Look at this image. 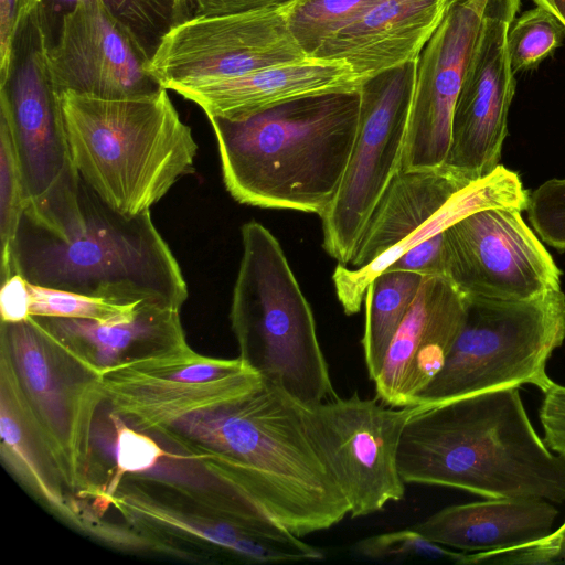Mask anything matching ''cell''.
<instances>
[{
    "label": "cell",
    "mask_w": 565,
    "mask_h": 565,
    "mask_svg": "<svg viewBox=\"0 0 565 565\" xmlns=\"http://www.w3.org/2000/svg\"><path fill=\"white\" fill-rule=\"evenodd\" d=\"M58 96L81 179L125 216L150 210L193 171L198 145L168 89L119 99Z\"/></svg>",
    "instance_id": "obj_5"
},
{
    "label": "cell",
    "mask_w": 565,
    "mask_h": 565,
    "mask_svg": "<svg viewBox=\"0 0 565 565\" xmlns=\"http://www.w3.org/2000/svg\"><path fill=\"white\" fill-rule=\"evenodd\" d=\"M36 45L0 87V116L10 130L20 170L26 216L35 225L67 239L85 226L81 177L73 161L60 96L45 60V29L35 20Z\"/></svg>",
    "instance_id": "obj_10"
},
{
    "label": "cell",
    "mask_w": 565,
    "mask_h": 565,
    "mask_svg": "<svg viewBox=\"0 0 565 565\" xmlns=\"http://www.w3.org/2000/svg\"><path fill=\"white\" fill-rule=\"evenodd\" d=\"M30 316L106 321L130 315L142 302L118 303L102 297L29 282ZM146 305V303H145Z\"/></svg>",
    "instance_id": "obj_30"
},
{
    "label": "cell",
    "mask_w": 565,
    "mask_h": 565,
    "mask_svg": "<svg viewBox=\"0 0 565 565\" xmlns=\"http://www.w3.org/2000/svg\"><path fill=\"white\" fill-rule=\"evenodd\" d=\"M443 243L444 232L429 237L404 253L386 270H411L424 276L444 275Z\"/></svg>",
    "instance_id": "obj_37"
},
{
    "label": "cell",
    "mask_w": 565,
    "mask_h": 565,
    "mask_svg": "<svg viewBox=\"0 0 565 565\" xmlns=\"http://www.w3.org/2000/svg\"><path fill=\"white\" fill-rule=\"evenodd\" d=\"M521 0H489L456 102L447 168L471 182L499 166L515 92L507 33Z\"/></svg>",
    "instance_id": "obj_17"
},
{
    "label": "cell",
    "mask_w": 565,
    "mask_h": 565,
    "mask_svg": "<svg viewBox=\"0 0 565 565\" xmlns=\"http://www.w3.org/2000/svg\"><path fill=\"white\" fill-rule=\"evenodd\" d=\"M527 204L519 174L502 164L475 182L446 166L399 170L373 210L350 263L338 264L333 273L344 312L358 313L371 281L404 253L467 214L488 207L523 211Z\"/></svg>",
    "instance_id": "obj_7"
},
{
    "label": "cell",
    "mask_w": 565,
    "mask_h": 565,
    "mask_svg": "<svg viewBox=\"0 0 565 565\" xmlns=\"http://www.w3.org/2000/svg\"><path fill=\"white\" fill-rule=\"evenodd\" d=\"M543 394L539 411L543 440L552 451L565 459V386L554 383Z\"/></svg>",
    "instance_id": "obj_36"
},
{
    "label": "cell",
    "mask_w": 565,
    "mask_h": 565,
    "mask_svg": "<svg viewBox=\"0 0 565 565\" xmlns=\"http://www.w3.org/2000/svg\"><path fill=\"white\" fill-rule=\"evenodd\" d=\"M558 510L541 498H501L446 507L413 529L445 547L497 552L537 541L552 532Z\"/></svg>",
    "instance_id": "obj_23"
},
{
    "label": "cell",
    "mask_w": 565,
    "mask_h": 565,
    "mask_svg": "<svg viewBox=\"0 0 565 565\" xmlns=\"http://www.w3.org/2000/svg\"><path fill=\"white\" fill-rule=\"evenodd\" d=\"M241 233L230 313L239 356L302 406L334 397L311 307L280 243L256 221Z\"/></svg>",
    "instance_id": "obj_6"
},
{
    "label": "cell",
    "mask_w": 565,
    "mask_h": 565,
    "mask_svg": "<svg viewBox=\"0 0 565 565\" xmlns=\"http://www.w3.org/2000/svg\"><path fill=\"white\" fill-rule=\"evenodd\" d=\"M78 1L79 0H41L39 7L44 6V9L46 10L35 12L45 13L47 11L53 14H60L62 18L66 12L71 11ZM105 2L120 19L128 23L139 34L135 18L125 0H105Z\"/></svg>",
    "instance_id": "obj_41"
},
{
    "label": "cell",
    "mask_w": 565,
    "mask_h": 565,
    "mask_svg": "<svg viewBox=\"0 0 565 565\" xmlns=\"http://www.w3.org/2000/svg\"><path fill=\"white\" fill-rule=\"evenodd\" d=\"M19 30L18 0H0V87L8 84L12 74Z\"/></svg>",
    "instance_id": "obj_38"
},
{
    "label": "cell",
    "mask_w": 565,
    "mask_h": 565,
    "mask_svg": "<svg viewBox=\"0 0 565 565\" xmlns=\"http://www.w3.org/2000/svg\"><path fill=\"white\" fill-rule=\"evenodd\" d=\"M161 436L298 537L328 530L350 512L308 435L303 406L264 377Z\"/></svg>",
    "instance_id": "obj_1"
},
{
    "label": "cell",
    "mask_w": 565,
    "mask_h": 565,
    "mask_svg": "<svg viewBox=\"0 0 565 565\" xmlns=\"http://www.w3.org/2000/svg\"><path fill=\"white\" fill-rule=\"evenodd\" d=\"M0 437L1 457L15 476L52 513L85 530V521L76 501L70 500L68 488L32 427L21 404L12 367L0 360Z\"/></svg>",
    "instance_id": "obj_25"
},
{
    "label": "cell",
    "mask_w": 565,
    "mask_h": 565,
    "mask_svg": "<svg viewBox=\"0 0 565 565\" xmlns=\"http://www.w3.org/2000/svg\"><path fill=\"white\" fill-rule=\"evenodd\" d=\"M529 218L542 241L565 250V179H552L529 196Z\"/></svg>",
    "instance_id": "obj_33"
},
{
    "label": "cell",
    "mask_w": 565,
    "mask_h": 565,
    "mask_svg": "<svg viewBox=\"0 0 565 565\" xmlns=\"http://www.w3.org/2000/svg\"><path fill=\"white\" fill-rule=\"evenodd\" d=\"M536 6L548 10L565 28V0H532Z\"/></svg>",
    "instance_id": "obj_42"
},
{
    "label": "cell",
    "mask_w": 565,
    "mask_h": 565,
    "mask_svg": "<svg viewBox=\"0 0 565 565\" xmlns=\"http://www.w3.org/2000/svg\"><path fill=\"white\" fill-rule=\"evenodd\" d=\"M489 0L452 2L417 60L401 170L444 166L456 102Z\"/></svg>",
    "instance_id": "obj_18"
},
{
    "label": "cell",
    "mask_w": 565,
    "mask_h": 565,
    "mask_svg": "<svg viewBox=\"0 0 565 565\" xmlns=\"http://www.w3.org/2000/svg\"><path fill=\"white\" fill-rule=\"evenodd\" d=\"M351 552L372 561L433 559L465 564L467 552L437 544L415 529L398 530L364 537L351 546Z\"/></svg>",
    "instance_id": "obj_31"
},
{
    "label": "cell",
    "mask_w": 565,
    "mask_h": 565,
    "mask_svg": "<svg viewBox=\"0 0 565 565\" xmlns=\"http://www.w3.org/2000/svg\"><path fill=\"white\" fill-rule=\"evenodd\" d=\"M359 88L345 63L307 58L231 77L175 83L167 89L196 104L207 118L238 120L295 98Z\"/></svg>",
    "instance_id": "obj_20"
},
{
    "label": "cell",
    "mask_w": 565,
    "mask_h": 565,
    "mask_svg": "<svg viewBox=\"0 0 565 565\" xmlns=\"http://www.w3.org/2000/svg\"><path fill=\"white\" fill-rule=\"evenodd\" d=\"M260 377L242 356H205L185 344L120 365L98 382L111 413L161 436L177 420L242 395Z\"/></svg>",
    "instance_id": "obj_13"
},
{
    "label": "cell",
    "mask_w": 565,
    "mask_h": 565,
    "mask_svg": "<svg viewBox=\"0 0 565 565\" xmlns=\"http://www.w3.org/2000/svg\"><path fill=\"white\" fill-rule=\"evenodd\" d=\"M145 44L152 53L174 25L191 18L194 0H125Z\"/></svg>",
    "instance_id": "obj_34"
},
{
    "label": "cell",
    "mask_w": 565,
    "mask_h": 565,
    "mask_svg": "<svg viewBox=\"0 0 565 565\" xmlns=\"http://www.w3.org/2000/svg\"><path fill=\"white\" fill-rule=\"evenodd\" d=\"M466 564H565V523L555 532L527 544L497 552L468 553Z\"/></svg>",
    "instance_id": "obj_35"
},
{
    "label": "cell",
    "mask_w": 565,
    "mask_h": 565,
    "mask_svg": "<svg viewBox=\"0 0 565 565\" xmlns=\"http://www.w3.org/2000/svg\"><path fill=\"white\" fill-rule=\"evenodd\" d=\"M417 60L360 84L353 150L334 201L320 215L323 248L343 266L350 263L373 210L401 170Z\"/></svg>",
    "instance_id": "obj_11"
},
{
    "label": "cell",
    "mask_w": 565,
    "mask_h": 565,
    "mask_svg": "<svg viewBox=\"0 0 565 565\" xmlns=\"http://www.w3.org/2000/svg\"><path fill=\"white\" fill-rule=\"evenodd\" d=\"M360 92L295 98L249 117L209 118L223 181L239 203L322 215L355 142Z\"/></svg>",
    "instance_id": "obj_3"
},
{
    "label": "cell",
    "mask_w": 565,
    "mask_h": 565,
    "mask_svg": "<svg viewBox=\"0 0 565 565\" xmlns=\"http://www.w3.org/2000/svg\"><path fill=\"white\" fill-rule=\"evenodd\" d=\"M109 504L115 505L138 529L164 530L200 540L247 563L309 561L303 553L265 539L210 499L207 512H184L148 495L141 489L128 488L121 492L117 490Z\"/></svg>",
    "instance_id": "obj_24"
},
{
    "label": "cell",
    "mask_w": 565,
    "mask_h": 565,
    "mask_svg": "<svg viewBox=\"0 0 565 565\" xmlns=\"http://www.w3.org/2000/svg\"><path fill=\"white\" fill-rule=\"evenodd\" d=\"M41 0H18V22L21 28L36 11Z\"/></svg>",
    "instance_id": "obj_43"
},
{
    "label": "cell",
    "mask_w": 565,
    "mask_h": 565,
    "mask_svg": "<svg viewBox=\"0 0 565 565\" xmlns=\"http://www.w3.org/2000/svg\"><path fill=\"white\" fill-rule=\"evenodd\" d=\"M466 317L440 371L415 406L532 384L545 393L555 382L547 362L565 340V295L551 290L521 300L465 297Z\"/></svg>",
    "instance_id": "obj_8"
},
{
    "label": "cell",
    "mask_w": 565,
    "mask_h": 565,
    "mask_svg": "<svg viewBox=\"0 0 565 565\" xmlns=\"http://www.w3.org/2000/svg\"><path fill=\"white\" fill-rule=\"evenodd\" d=\"M32 317L97 380L126 363L188 344L180 310L173 308L141 303L130 315L106 321Z\"/></svg>",
    "instance_id": "obj_22"
},
{
    "label": "cell",
    "mask_w": 565,
    "mask_h": 565,
    "mask_svg": "<svg viewBox=\"0 0 565 565\" xmlns=\"http://www.w3.org/2000/svg\"><path fill=\"white\" fill-rule=\"evenodd\" d=\"M109 417L116 431V469L103 490L102 502L107 504L118 490L125 475L150 470L162 457L168 456V452L149 434L135 429L115 413L110 412Z\"/></svg>",
    "instance_id": "obj_32"
},
{
    "label": "cell",
    "mask_w": 565,
    "mask_h": 565,
    "mask_svg": "<svg viewBox=\"0 0 565 565\" xmlns=\"http://www.w3.org/2000/svg\"><path fill=\"white\" fill-rule=\"evenodd\" d=\"M519 388L417 405L397 449L403 481L564 503L565 459L537 435Z\"/></svg>",
    "instance_id": "obj_2"
},
{
    "label": "cell",
    "mask_w": 565,
    "mask_h": 565,
    "mask_svg": "<svg viewBox=\"0 0 565 565\" xmlns=\"http://www.w3.org/2000/svg\"><path fill=\"white\" fill-rule=\"evenodd\" d=\"M151 52L105 0H79L61 18L56 41L44 49L57 95L134 98L163 88L148 72Z\"/></svg>",
    "instance_id": "obj_16"
},
{
    "label": "cell",
    "mask_w": 565,
    "mask_h": 565,
    "mask_svg": "<svg viewBox=\"0 0 565 565\" xmlns=\"http://www.w3.org/2000/svg\"><path fill=\"white\" fill-rule=\"evenodd\" d=\"M522 210L488 207L444 231V275L463 297L521 300L561 289V271Z\"/></svg>",
    "instance_id": "obj_14"
},
{
    "label": "cell",
    "mask_w": 565,
    "mask_h": 565,
    "mask_svg": "<svg viewBox=\"0 0 565 565\" xmlns=\"http://www.w3.org/2000/svg\"><path fill=\"white\" fill-rule=\"evenodd\" d=\"M81 205L85 226L67 239L23 215L11 252V275L118 303L180 310L188 285L150 210L125 216L82 179Z\"/></svg>",
    "instance_id": "obj_4"
},
{
    "label": "cell",
    "mask_w": 565,
    "mask_h": 565,
    "mask_svg": "<svg viewBox=\"0 0 565 565\" xmlns=\"http://www.w3.org/2000/svg\"><path fill=\"white\" fill-rule=\"evenodd\" d=\"M466 317V300L444 275H427L394 334L374 381L390 406H415L416 396L443 367Z\"/></svg>",
    "instance_id": "obj_19"
},
{
    "label": "cell",
    "mask_w": 565,
    "mask_h": 565,
    "mask_svg": "<svg viewBox=\"0 0 565 565\" xmlns=\"http://www.w3.org/2000/svg\"><path fill=\"white\" fill-rule=\"evenodd\" d=\"M284 7L222 17L192 15L161 38L147 70L167 89L175 83L305 61L309 57L290 34Z\"/></svg>",
    "instance_id": "obj_15"
},
{
    "label": "cell",
    "mask_w": 565,
    "mask_h": 565,
    "mask_svg": "<svg viewBox=\"0 0 565 565\" xmlns=\"http://www.w3.org/2000/svg\"><path fill=\"white\" fill-rule=\"evenodd\" d=\"M294 0H194L196 17H222L279 8Z\"/></svg>",
    "instance_id": "obj_40"
},
{
    "label": "cell",
    "mask_w": 565,
    "mask_h": 565,
    "mask_svg": "<svg viewBox=\"0 0 565 565\" xmlns=\"http://www.w3.org/2000/svg\"><path fill=\"white\" fill-rule=\"evenodd\" d=\"M383 0H294L284 7L290 34L310 58L343 28Z\"/></svg>",
    "instance_id": "obj_27"
},
{
    "label": "cell",
    "mask_w": 565,
    "mask_h": 565,
    "mask_svg": "<svg viewBox=\"0 0 565 565\" xmlns=\"http://www.w3.org/2000/svg\"><path fill=\"white\" fill-rule=\"evenodd\" d=\"M411 270L388 269L367 287L365 322L362 338L369 377H377L394 334L411 308L424 279Z\"/></svg>",
    "instance_id": "obj_26"
},
{
    "label": "cell",
    "mask_w": 565,
    "mask_h": 565,
    "mask_svg": "<svg viewBox=\"0 0 565 565\" xmlns=\"http://www.w3.org/2000/svg\"><path fill=\"white\" fill-rule=\"evenodd\" d=\"M450 0H383L327 40L310 58L343 62L360 84L417 60Z\"/></svg>",
    "instance_id": "obj_21"
},
{
    "label": "cell",
    "mask_w": 565,
    "mask_h": 565,
    "mask_svg": "<svg viewBox=\"0 0 565 565\" xmlns=\"http://www.w3.org/2000/svg\"><path fill=\"white\" fill-rule=\"evenodd\" d=\"M23 409L68 490L100 499L92 479V427L104 397L98 380L77 364L30 316L1 321V349Z\"/></svg>",
    "instance_id": "obj_9"
},
{
    "label": "cell",
    "mask_w": 565,
    "mask_h": 565,
    "mask_svg": "<svg viewBox=\"0 0 565 565\" xmlns=\"http://www.w3.org/2000/svg\"><path fill=\"white\" fill-rule=\"evenodd\" d=\"M1 321L19 322L30 317L29 281L20 274H13L1 282Z\"/></svg>",
    "instance_id": "obj_39"
},
{
    "label": "cell",
    "mask_w": 565,
    "mask_h": 565,
    "mask_svg": "<svg viewBox=\"0 0 565 565\" xmlns=\"http://www.w3.org/2000/svg\"><path fill=\"white\" fill-rule=\"evenodd\" d=\"M565 28L548 10L536 6L514 19L507 33V51L513 74L537 67L563 43Z\"/></svg>",
    "instance_id": "obj_28"
},
{
    "label": "cell",
    "mask_w": 565,
    "mask_h": 565,
    "mask_svg": "<svg viewBox=\"0 0 565 565\" xmlns=\"http://www.w3.org/2000/svg\"><path fill=\"white\" fill-rule=\"evenodd\" d=\"M450 1H451V3L452 2L463 3V2H467V1H470V0H450Z\"/></svg>",
    "instance_id": "obj_44"
},
{
    "label": "cell",
    "mask_w": 565,
    "mask_h": 565,
    "mask_svg": "<svg viewBox=\"0 0 565 565\" xmlns=\"http://www.w3.org/2000/svg\"><path fill=\"white\" fill-rule=\"evenodd\" d=\"M418 406H390L377 397L334 396L303 406L308 435L343 492L352 519L404 498L397 468L403 429Z\"/></svg>",
    "instance_id": "obj_12"
},
{
    "label": "cell",
    "mask_w": 565,
    "mask_h": 565,
    "mask_svg": "<svg viewBox=\"0 0 565 565\" xmlns=\"http://www.w3.org/2000/svg\"><path fill=\"white\" fill-rule=\"evenodd\" d=\"M25 212L23 183L9 126L0 116V278L11 276V252Z\"/></svg>",
    "instance_id": "obj_29"
}]
</instances>
